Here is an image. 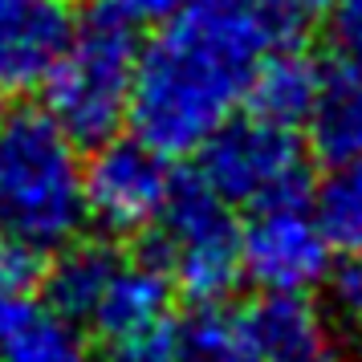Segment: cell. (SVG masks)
<instances>
[{
  "label": "cell",
  "mask_w": 362,
  "mask_h": 362,
  "mask_svg": "<svg viewBox=\"0 0 362 362\" xmlns=\"http://www.w3.org/2000/svg\"><path fill=\"white\" fill-rule=\"evenodd\" d=\"M236 322L261 362H346L329 317L305 293H261Z\"/></svg>",
  "instance_id": "obj_10"
},
{
  "label": "cell",
  "mask_w": 362,
  "mask_h": 362,
  "mask_svg": "<svg viewBox=\"0 0 362 362\" xmlns=\"http://www.w3.org/2000/svg\"><path fill=\"white\" fill-rule=\"evenodd\" d=\"M139 45L143 41L134 25L115 17L110 8L90 13L69 29L66 49L41 90L49 98L45 110L78 147H94L127 122Z\"/></svg>",
  "instance_id": "obj_3"
},
{
  "label": "cell",
  "mask_w": 362,
  "mask_h": 362,
  "mask_svg": "<svg viewBox=\"0 0 362 362\" xmlns=\"http://www.w3.org/2000/svg\"><path fill=\"white\" fill-rule=\"evenodd\" d=\"M41 277V252L0 232V297H25Z\"/></svg>",
  "instance_id": "obj_19"
},
{
  "label": "cell",
  "mask_w": 362,
  "mask_h": 362,
  "mask_svg": "<svg viewBox=\"0 0 362 362\" xmlns=\"http://www.w3.org/2000/svg\"><path fill=\"white\" fill-rule=\"evenodd\" d=\"M281 8H289L297 21H305V17H313V13H322V4L326 0H277Z\"/></svg>",
  "instance_id": "obj_21"
},
{
  "label": "cell",
  "mask_w": 362,
  "mask_h": 362,
  "mask_svg": "<svg viewBox=\"0 0 362 362\" xmlns=\"http://www.w3.org/2000/svg\"><path fill=\"white\" fill-rule=\"evenodd\" d=\"M69 29L74 17L57 0H0V102L45 86Z\"/></svg>",
  "instance_id": "obj_9"
},
{
  "label": "cell",
  "mask_w": 362,
  "mask_h": 362,
  "mask_svg": "<svg viewBox=\"0 0 362 362\" xmlns=\"http://www.w3.org/2000/svg\"><path fill=\"white\" fill-rule=\"evenodd\" d=\"M199 180L228 208H277L310 199V159L293 127L232 115L199 143Z\"/></svg>",
  "instance_id": "obj_5"
},
{
  "label": "cell",
  "mask_w": 362,
  "mask_h": 362,
  "mask_svg": "<svg viewBox=\"0 0 362 362\" xmlns=\"http://www.w3.org/2000/svg\"><path fill=\"white\" fill-rule=\"evenodd\" d=\"M171 167L167 155L134 139H102L94 143V159L82 167V199L86 220H98L115 236L151 232L159 220L167 192H171Z\"/></svg>",
  "instance_id": "obj_7"
},
{
  "label": "cell",
  "mask_w": 362,
  "mask_h": 362,
  "mask_svg": "<svg viewBox=\"0 0 362 362\" xmlns=\"http://www.w3.org/2000/svg\"><path fill=\"white\" fill-rule=\"evenodd\" d=\"M334 248L305 204H277L252 212L240 228V277L261 293H310L322 285Z\"/></svg>",
  "instance_id": "obj_8"
},
{
  "label": "cell",
  "mask_w": 362,
  "mask_h": 362,
  "mask_svg": "<svg viewBox=\"0 0 362 362\" xmlns=\"http://www.w3.org/2000/svg\"><path fill=\"white\" fill-rule=\"evenodd\" d=\"M313 216L326 232L329 248L362 252V159L329 171V180L317 187Z\"/></svg>",
  "instance_id": "obj_15"
},
{
  "label": "cell",
  "mask_w": 362,
  "mask_h": 362,
  "mask_svg": "<svg viewBox=\"0 0 362 362\" xmlns=\"http://www.w3.org/2000/svg\"><path fill=\"white\" fill-rule=\"evenodd\" d=\"M354 362H362V346H358V358H354Z\"/></svg>",
  "instance_id": "obj_24"
},
{
  "label": "cell",
  "mask_w": 362,
  "mask_h": 362,
  "mask_svg": "<svg viewBox=\"0 0 362 362\" xmlns=\"http://www.w3.org/2000/svg\"><path fill=\"white\" fill-rule=\"evenodd\" d=\"M322 78H326V69L317 66V57L310 49H301L297 41H281L277 49L264 53V62L252 74V86L245 94L248 115L297 131L313 110Z\"/></svg>",
  "instance_id": "obj_11"
},
{
  "label": "cell",
  "mask_w": 362,
  "mask_h": 362,
  "mask_svg": "<svg viewBox=\"0 0 362 362\" xmlns=\"http://www.w3.org/2000/svg\"><path fill=\"white\" fill-rule=\"evenodd\" d=\"M155 228V261L196 305H220L240 285V224L199 175L171 180Z\"/></svg>",
  "instance_id": "obj_4"
},
{
  "label": "cell",
  "mask_w": 362,
  "mask_h": 362,
  "mask_svg": "<svg viewBox=\"0 0 362 362\" xmlns=\"http://www.w3.org/2000/svg\"><path fill=\"white\" fill-rule=\"evenodd\" d=\"M86 224L82 155L49 110H0V232L33 252L69 245Z\"/></svg>",
  "instance_id": "obj_2"
},
{
  "label": "cell",
  "mask_w": 362,
  "mask_h": 362,
  "mask_svg": "<svg viewBox=\"0 0 362 362\" xmlns=\"http://www.w3.org/2000/svg\"><path fill=\"white\" fill-rule=\"evenodd\" d=\"M322 285L329 297V313L346 326H362V252H346L338 264H329Z\"/></svg>",
  "instance_id": "obj_18"
},
{
  "label": "cell",
  "mask_w": 362,
  "mask_h": 362,
  "mask_svg": "<svg viewBox=\"0 0 362 362\" xmlns=\"http://www.w3.org/2000/svg\"><path fill=\"white\" fill-rule=\"evenodd\" d=\"M57 4H66V8H69V4H82V0H57Z\"/></svg>",
  "instance_id": "obj_23"
},
{
  "label": "cell",
  "mask_w": 362,
  "mask_h": 362,
  "mask_svg": "<svg viewBox=\"0 0 362 362\" xmlns=\"http://www.w3.org/2000/svg\"><path fill=\"white\" fill-rule=\"evenodd\" d=\"M17 305H25V297H0V329H4V322H8V317H13V313H17Z\"/></svg>",
  "instance_id": "obj_22"
},
{
  "label": "cell",
  "mask_w": 362,
  "mask_h": 362,
  "mask_svg": "<svg viewBox=\"0 0 362 362\" xmlns=\"http://www.w3.org/2000/svg\"><path fill=\"white\" fill-rule=\"evenodd\" d=\"M301 21L277 0H183L139 45L127 122L159 155H187L236 115L264 53Z\"/></svg>",
  "instance_id": "obj_1"
},
{
  "label": "cell",
  "mask_w": 362,
  "mask_h": 362,
  "mask_svg": "<svg viewBox=\"0 0 362 362\" xmlns=\"http://www.w3.org/2000/svg\"><path fill=\"white\" fill-rule=\"evenodd\" d=\"M310 147L329 167L358 163L362 159V74L338 69L322 78V90L313 98V110L305 115Z\"/></svg>",
  "instance_id": "obj_13"
},
{
  "label": "cell",
  "mask_w": 362,
  "mask_h": 362,
  "mask_svg": "<svg viewBox=\"0 0 362 362\" xmlns=\"http://www.w3.org/2000/svg\"><path fill=\"white\" fill-rule=\"evenodd\" d=\"M171 277L163 264L127 261L118 264L102 301L86 326L98 334L106 362H175L180 358V326L171 313Z\"/></svg>",
  "instance_id": "obj_6"
},
{
  "label": "cell",
  "mask_w": 362,
  "mask_h": 362,
  "mask_svg": "<svg viewBox=\"0 0 362 362\" xmlns=\"http://www.w3.org/2000/svg\"><path fill=\"white\" fill-rule=\"evenodd\" d=\"M0 362H98V354L62 313L17 305L0 329Z\"/></svg>",
  "instance_id": "obj_14"
},
{
  "label": "cell",
  "mask_w": 362,
  "mask_h": 362,
  "mask_svg": "<svg viewBox=\"0 0 362 362\" xmlns=\"http://www.w3.org/2000/svg\"><path fill=\"white\" fill-rule=\"evenodd\" d=\"M322 13L334 57L342 62V69L362 74V0H326Z\"/></svg>",
  "instance_id": "obj_17"
},
{
  "label": "cell",
  "mask_w": 362,
  "mask_h": 362,
  "mask_svg": "<svg viewBox=\"0 0 362 362\" xmlns=\"http://www.w3.org/2000/svg\"><path fill=\"white\" fill-rule=\"evenodd\" d=\"M175 362H261L245 338L236 317L220 313L216 305H204L199 317L180 326V358Z\"/></svg>",
  "instance_id": "obj_16"
},
{
  "label": "cell",
  "mask_w": 362,
  "mask_h": 362,
  "mask_svg": "<svg viewBox=\"0 0 362 362\" xmlns=\"http://www.w3.org/2000/svg\"><path fill=\"white\" fill-rule=\"evenodd\" d=\"M183 0H106V8L115 13V17H122L127 25H159V21H167L175 8H180Z\"/></svg>",
  "instance_id": "obj_20"
},
{
  "label": "cell",
  "mask_w": 362,
  "mask_h": 362,
  "mask_svg": "<svg viewBox=\"0 0 362 362\" xmlns=\"http://www.w3.org/2000/svg\"><path fill=\"white\" fill-rule=\"evenodd\" d=\"M122 264V252L110 248L106 240H69L62 245V257L53 261V269L45 273V297L49 310L62 313L74 326H86L94 305L102 301L110 277Z\"/></svg>",
  "instance_id": "obj_12"
}]
</instances>
